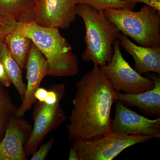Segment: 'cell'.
Masks as SVG:
<instances>
[{
    "label": "cell",
    "mask_w": 160,
    "mask_h": 160,
    "mask_svg": "<svg viewBox=\"0 0 160 160\" xmlns=\"http://www.w3.org/2000/svg\"><path fill=\"white\" fill-rule=\"evenodd\" d=\"M76 86L66 126L69 141L94 138L111 131L112 107L118 100V92L101 67L94 65Z\"/></svg>",
    "instance_id": "6da1fadb"
},
{
    "label": "cell",
    "mask_w": 160,
    "mask_h": 160,
    "mask_svg": "<svg viewBox=\"0 0 160 160\" xmlns=\"http://www.w3.org/2000/svg\"><path fill=\"white\" fill-rule=\"evenodd\" d=\"M15 31L28 37L42 52L48 62V75L69 77L78 74L77 58L59 28L43 27L35 22H18Z\"/></svg>",
    "instance_id": "7a4b0ae2"
},
{
    "label": "cell",
    "mask_w": 160,
    "mask_h": 160,
    "mask_svg": "<svg viewBox=\"0 0 160 160\" xmlns=\"http://www.w3.org/2000/svg\"><path fill=\"white\" fill-rule=\"evenodd\" d=\"M76 13L82 19L86 27V49L82 59L101 67L106 66L111 61L114 43L118 39L121 32L108 20L104 11L79 3Z\"/></svg>",
    "instance_id": "3957f363"
},
{
    "label": "cell",
    "mask_w": 160,
    "mask_h": 160,
    "mask_svg": "<svg viewBox=\"0 0 160 160\" xmlns=\"http://www.w3.org/2000/svg\"><path fill=\"white\" fill-rule=\"evenodd\" d=\"M104 12L122 33L131 38L140 46L160 47V12L153 7L145 5L138 12L109 9Z\"/></svg>",
    "instance_id": "277c9868"
},
{
    "label": "cell",
    "mask_w": 160,
    "mask_h": 160,
    "mask_svg": "<svg viewBox=\"0 0 160 160\" xmlns=\"http://www.w3.org/2000/svg\"><path fill=\"white\" fill-rule=\"evenodd\" d=\"M152 139L146 136L127 135L110 131L90 139H76L72 146L78 160H112L130 146Z\"/></svg>",
    "instance_id": "5b68a950"
},
{
    "label": "cell",
    "mask_w": 160,
    "mask_h": 160,
    "mask_svg": "<svg viewBox=\"0 0 160 160\" xmlns=\"http://www.w3.org/2000/svg\"><path fill=\"white\" fill-rule=\"evenodd\" d=\"M120 46L118 39L114 43L111 61L101 67L115 90L127 94H137L152 89L154 82L143 77L130 66L123 58Z\"/></svg>",
    "instance_id": "8992f818"
},
{
    "label": "cell",
    "mask_w": 160,
    "mask_h": 160,
    "mask_svg": "<svg viewBox=\"0 0 160 160\" xmlns=\"http://www.w3.org/2000/svg\"><path fill=\"white\" fill-rule=\"evenodd\" d=\"M61 101L49 104L45 102L36 103L32 113L34 125L26 145L27 157L38 149L42 141L50 132L57 129L66 120V112L60 105Z\"/></svg>",
    "instance_id": "52a82bcc"
},
{
    "label": "cell",
    "mask_w": 160,
    "mask_h": 160,
    "mask_svg": "<svg viewBox=\"0 0 160 160\" xmlns=\"http://www.w3.org/2000/svg\"><path fill=\"white\" fill-rule=\"evenodd\" d=\"M110 130L127 135L160 138V117L150 119L129 109L121 101L116 102L115 112Z\"/></svg>",
    "instance_id": "ba28073f"
},
{
    "label": "cell",
    "mask_w": 160,
    "mask_h": 160,
    "mask_svg": "<svg viewBox=\"0 0 160 160\" xmlns=\"http://www.w3.org/2000/svg\"><path fill=\"white\" fill-rule=\"evenodd\" d=\"M76 6L75 0H39L34 22L43 27L67 29L76 19Z\"/></svg>",
    "instance_id": "9c48e42d"
},
{
    "label": "cell",
    "mask_w": 160,
    "mask_h": 160,
    "mask_svg": "<svg viewBox=\"0 0 160 160\" xmlns=\"http://www.w3.org/2000/svg\"><path fill=\"white\" fill-rule=\"evenodd\" d=\"M32 129L31 124L23 117L13 116L0 141V160H27L25 145Z\"/></svg>",
    "instance_id": "30bf717a"
},
{
    "label": "cell",
    "mask_w": 160,
    "mask_h": 160,
    "mask_svg": "<svg viewBox=\"0 0 160 160\" xmlns=\"http://www.w3.org/2000/svg\"><path fill=\"white\" fill-rule=\"evenodd\" d=\"M27 84L22 103L16 112V116L23 117L27 111L32 108L37 101L34 92L40 87L42 81L48 75V63L42 52L33 43L26 66Z\"/></svg>",
    "instance_id": "8fae6325"
},
{
    "label": "cell",
    "mask_w": 160,
    "mask_h": 160,
    "mask_svg": "<svg viewBox=\"0 0 160 160\" xmlns=\"http://www.w3.org/2000/svg\"><path fill=\"white\" fill-rule=\"evenodd\" d=\"M146 77L154 82L152 89L137 94L118 92V99L132 107H136L145 114L159 117L160 116V75L158 73H146Z\"/></svg>",
    "instance_id": "7c38bea8"
},
{
    "label": "cell",
    "mask_w": 160,
    "mask_h": 160,
    "mask_svg": "<svg viewBox=\"0 0 160 160\" xmlns=\"http://www.w3.org/2000/svg\"><path fill=\"white\" fill-rule=\"evenodd\" d=\"M120 44L134 59L135 69L140 74L154 72L160 74V47L149 48L138 46L122 32Z\"/></svg>",
    "instance_id": "4fadbf2b"
},
{
    "label": "cell",
    "mask_w": 160,
    "mask_h": 160,
    "mask_svg": "<svg viewBox=\"0 0 160 160\" xmlns=\"http://www.w3.org/2000/svg\"><path fill=\"white\" fill-rule=\"evenodd\" d=\"M39 0H0V16L20 23L34 22Z\"/></svg>",
    "instance_id": "5bb4252c"
},
{
    "label": "cell",
    "mask_w": 160,
    "mask_h": 160,
    "mask_svg": "<svg viewBox=\"0 0 160 160\" xmlns=\"http://www.w3.org/2000/svg\"><path fill=\"white\" fill-rule=\"evenodd\" d=\"M3 42L20 68L22 70L25 69L29 52L33 44L32 41L24 34L14 31L7 34Z\"/></svg>",
    "instance_id": "9a60e30c"
},
{
    "label": "cell",
    "mask_w": 160,
    "mask_h": 160,
    "mask_svg": "<svg viewBox=\"0 0 160 160\" xmlns=\"http://www.w3.org/2000/svg\"><path fill=\"white\" fill-rule=\"evenodd\" d=\"M0 62L17 90L22 100L25 95L26 85L23 82L22 72L18 63L10 55L3 41H0Z\"/></svg>",
    "instance_id": "2e32d148"
},
{
    "label": "cell",
    "mask_w": 160,
    "mask_h": 160,
    "mask_svg": "<svg viewBox=\"0 0 160 160\" xmlns=\"http://www.w3.org/2000/svg\"><path fill=\"white\" fill-rule=\"evenodd\" d=\"M17 109L7 88L0 84V141L4 137L10 119L16 115Z\"/></svg>",
    "instance_id": "e0dca14e"
},
{
    "label": "cell",
    "mask_w": 160,
    "mask_h": 160,
    "mask_svg": "<svg viewBox=\"0 0 160 160\" xmlns=\"http://www.w3.org/2000/svg\"><path fill=\"white\" fill-rule=\"evenodd\" d=\"M77 4H86L98 11L109 9H126L133 10L138 3L129 0H75Z\"/></svg>",
    "instance_id": "ac0fdd59"
},
{
    "label": "cell",
    "mask_w": 160,
    "mask_h": 160,
    "mask_svg": "<svg viewBox=\"0 0 160 160\" xmlns=\"http://www.w3.org/2000/svg\"><path fill=\"white\" fill-rule=\"evenodd\" d=\"M18 22L12 19L0 16V41H3L7 34L15 31Z\"/></svg>",
    "instance_id": "d6986e66"
},
{
    "label": "cell",
    "mask_w": 160,
    "mask_h": 160,
    "mask_svg": "<svg viewBox=\"0 0 160 160\" xmlns=\"http://www.w3.org/2000/svg\"><path fill=\"white\" fill-rule=\"evenodd\" d=\"M55 138H52L46 142L41 145L39 149H37L32 153L30 160H45L46 159L49 152L53 147Z\"/></svg>",
    "instance_id": "ffe728a7"
},
{
    "label": "cell",
    "mask_w": 160,
    "mask_h": 160,
    "mask_svg": "<svg viewBox=\"0 0 160 160\" xmlns=\"http://www.w3.org/2000/svg\"><path fill=\"white\" fill-rule=\"evenodd\" d=\"M0 84L6 88L10 86L11 81L2 64L0 62Z\"/></svg>",
    "instance_id": "44dd1931"
},
{
    "label": "cell",
    "mask_w": 160,
    "mask_h": 160,
    "mask_svg": "<svg viewBox=\"0 0 160 160\" xmlns=\"http://www.w3.org/2000/svg\"><path fill=\"white\" fill-rule=\"evenodd\" d=\"M135 3H142L145 5L153 7L159 12H160V0H129Z\"/></svg>",
    "instance_id": "7402d4cb"
},
{
    "label": "cell",
    "mask_w": 160,
    "mask_h": 160,
    "mask_svg": "<svg viewBox=\"0 0 160 160\" xmlns=\"http://www.w3.org/2000/svg\"><path fill=\"white\" fill-rule=\"evenodd\" d=\"M48 93V90L42 87H39L34 92V97L37 101L44 102Z\"/></svg>",
    "instance_id": "603a6c76"
},
{
    "label": "cell",
    "mask_w": 160,
    "mask_h": 160,
    "mask_svg": "<svg viewBox=\"0 0 160 160\" xmlns=\"http://www.w3.org/2000/svg\"><path fill=\"white\" fill-rule=\"evenodd\" d=\"M69 160H78V158L75 149L72 146L69 152Z\"/></svg>",
    "instance_id": "cb8c5ba5"
}]
</instances>
